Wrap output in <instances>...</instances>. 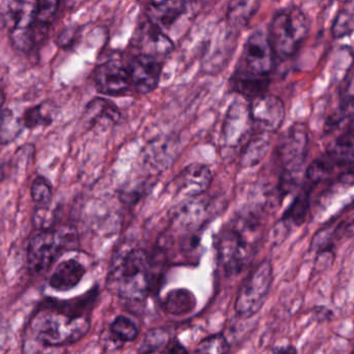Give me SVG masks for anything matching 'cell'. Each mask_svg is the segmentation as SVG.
<instances>
[{
    "instance_id": "obj_12",
    "label": "cell",
    "mask_w": 354,
    "mask_h": 354,
    "mask_svg": "<svg viewBox=\"0 0 354 354\" xmlns=\"http://www.w3.org/2000/svg\"><path fill=\"white\" fill-rule=\"evenodd\" d=\"M250 113L254 125L267 133L277 131L285 121V104L274 95L264 94L250 101Z\"/></svg>"
},
{
    "instance_id": "obj_26",
    "label": "cell",
    "mask_w": 354,
    "mask_h": 354,
    "mask_svg": "<svg viewBox=\"0 0 354 354\" xmlns=\"http://www.w3.org/2000/svg\"><path fill=\"white\" fill-rule=\"evenodd\" d=\"M111 337L117 344L129 343L138 337V327L125 316H118L109 327Z\"/></svg>"
},
{
    "instance_id": "obj_14",
    "label": "cell",
    "mask_w": 354,
    "mask_h": 354,
    "mask_svg": "<svg viewBox=\"0 0 354 354\" xmlns=\"http://www.w3.org/2000/svg\"><path fill=\"white\" fill-rule=\"evenodd\" d=\"M133 46L138 51V53L152 55L161 59H165L174 50L171 39L150 20L138 28L134 35Z\"/></svg>"
},
{
    "instance_id": "obj_38",
    "label": "cell",
    "mask_w": 354,
    "mask_h": 354,
    "mask_svg": "<svg viewBox=\"0 0 354 354\" xmlns=\"http://www.w3.org/2000/svg\"><path fill=\"white\" fill-rule=\"evenodd\" d=\"M342 1H344V3H350L352 0H342Z\"/></svg>"
},
{
    "instance_id": "obj_32",
    "label": "cell",
    "mask_w": 354,
    "mask_h": 354,
    "mask_svg": "<svg viewBox=\"0 0 354 354\" xmlns=\"http://www.w3.org/2000/svg\"><path fill=\"white\" fill-rule=\"evenodd\" d=\"M194 352L198 353H227L230 352V344L225 335H213L202 339L196 346Z\"/></svg>"
},
{
    "instance_id": "obj_33",
    "label": "cell",
    "mask_w": 354,
    "mask_h": 354,
    "mask_svg": "<svg viewBox=\"0 0 354 354\" xmlns=\"http://www.w3.org/2000/svg\"><path fill=\"white\" fill-rule=\"evenodd\" d=\"M59 0H39L36 24L44 28H50L59 12Z\"/></svg>"
},
{
    "instance_id": "obj_10",
    "label": "cell",
    "mask_w": 354,
    "mask_h": 354,
    "mask_svg": "<svg viewBox=\"0 0 354 354\" xmlns=\"http://www.w3.org/2000/svg\"><path fill=\"white\" fill-rule=\"evenodd\" d=\"M93 80L97 90L109 96H123L133 90L127 65L120 59H109L97 66Z\"/></svg>"
},
{
    "instance_id": "obj_28",
    "label": "cell",
    "mask_w": 354,
    "mask_h": 354,
    "mask_svg": "<svg viewBox=\"0 0 354 354\" xmlns=\"http://www.w3.org/2000/svg\"><path fill=\"white\" fill-rule=\"evenodd\" d=\"M153 146L149 149L148 152L145 154L144 163L150 167V169H155V171H162L167 169L175 158V152L169 151V147L167 146Z\"/></svg>"
},
{
    "instance_id": "obj_22",
    "label": "cell",
    "mask_w": 354,
    "mask_h": 354,
    "mask_svg": "<svg viewBox=\"0 0 354 354\" xmlns=\"http://www.w3.org/2000/svg\"><path fill=\"white\" fill-rule=\"evenodd\" d=\"M84 122L90 127L106 124L117 125L121 120V113L115 103L106 99L96 98L88 103L84 113Z\"/></svg>"
},
{
    "instance_id": "obj_8",
    "label": "cell",
    "mask_w": 354,
    "mask_h": 354,
    "mask_svg": "<svg viewBox=\"0 0 354 354\" xmlns=\"http://www.w3.org/2000/svg\"><path fill=\"white\" fill-rule=\"evenodd\" d=\"M273 283V267L270 261L259 263L240 286L235 301L238 316L248 319L263 308Z\"/></svg>"
},
{
    "instance_id": "obj_2",
    "label": "cell",
    "mask_w": 354,
    "mask_h": 354,
    "mask_svg": "<svg viewBox=\"0 0 354 354\" xmlns=\"http://www.w3.org/2000/svg\"><path fill=\"white\" fill-rule=\"evenodd\" d=\"M153 261L147 250L136 246H122L111 261L107 287L121 299L142 302L148 297L154 283Z\"/></svg>"
},
{
    "instance_id": "obj_27",
    "label": "cell",
    "mask_w": 354,
    "mask_h": 354,
    "mask_svg": "<svg viewBox=\"0 0 354 354\" xmlns=\"http://www.w3.org/2000/svg\"><path fill=\"white\" fill-rule=\"evenodd\" d=\"M169 333L163 328H154L149 330L145 335L138 352L140 353H156L165 352L167 346L171 343Z\"/></svg>"
},
{
    "instance_id": "obj_23",
    "label": "cell",
    "mask_w": 354,
    "mask_h": 354,
    "mask_svg": "<svg viewBox=\"0 0 354 354\" xmlns=\"http://www.w3.org/2000/svg\"><path fill=\"white\" fill-rule=\"evenodd\" d=\"M267 132H262L246 142L240 155L239 165L242 169L258 165L270 150V138Z\"/></svg>"
},
{
    "instance_id": "obj_30",
    "label": "cell",
    "mask_w": 354,
    "mask_h": 354,
    "mask_svg": "<svg viewBox=\"0 0 354 354\" xmlns=\"http://www.w3.org/2000/svg\"><path fill=\"white\" fill-rule=\"evenodd\" d=\"M24 127L28 129H36L42 126H48L53 123V117L48 109H45V104L30 107L24 111L21 118Z\"/></svg>"
},
{
    "instance_id": "obj_7",
    "label": "cell",
    "mask_w": 354,
    "mask_h": 354,
    "mask_svg": "<svg viewBox=\"0 0 354 354\" xmlns=\"http://www.w3.org/2000/svg\"><path fill=\"white\" fill-rule=\"evenodd\" d=\"M308 32V19L297 8H288L275 14L269 26L268 37L277 59L283 61L293 57Z\"/></svg>"
},
{
    "instance_id": "obj_37",
    "label": "cell",
    "mask_w": 354,
    "mask_h": 354,
    "mask_svg": "<svg viewBox=\"0 0 354 354\" xmlns=\"http://www.w3.org/2000/svg\"><path fill=\"white\" fill-rule=\"evenodd\" d=\"M319 312H315V315L318 317V319H327L331 315V312L328 310H325V312H322L323 308H318Z\"/></svg>"
},
{
    "instance_id": "obj_13",
    "label": "cell",
    "mask_w": 354,
    "mask_h": 354,
    "mask_svg": "<svg viewBox=\"0 0 354 354\" xmlns=\"http://www.w3.org/2000/svg\"><path fill=\"white\" fill-rule=\"evenodd\" d=\"M245 99L236 100L227 109L223 126V138L229 148H237L245 142L250 136L252 123L250 113V104L244 102Z\"/></svg>"
},
{
    "instance_id": "obj_35",
    "label": "cell",
    "mask_w": 354,
    "mask_h": 354,
    "mask_svg": "<svg viewBox=\"0 0 354 354\" xmlns=\"http://www.w3.org/2000/svg\"><path fill=\"white\" fill-rule=\"evenodd\" d=\"M186 351L187 350L185 349V347L178 339L171 341L169 345L167 346V350H165V352H169V353H182V352Z\"/></svg>"
},
{
    "instance_id": "obj_21",
    "label": "cell",
    "mask_w": 354,
    "mask_h": 354,
    "mask_svg": "<svg viewBox=\"0 0 354 354\" xmlns=\"http://www.w3.org/2000/svg\"><path fill=\"white\" fill-rule=\"evenodd\" d=\"M86 274V268L75 259L64 261L49 279V286L55 291L66 292L75 288Z\"/></svg>"
},
{
    "instance_id": "obj_6",
    "label": "cell",
    "mask_w": 354,
    "mask_h": 354,
    "mask_svg": "<svg viewBox=\"0 0 354 354\" xmlns=\"http://www.w3.org/2000/svg\"><path fill=\"white\" fill-rule=\"evenodd\" d=\"M310 151V136L304 124H294L281 136L277 148L281 174L279 176V196L289 194L296 187Z\"/></svg>"
},
{
    "instance_id": "obj_36",
    "label": "cell",
    "mask_w": 354,
    "mask_h": 354,
    "mask_svg": "<svg viewBox=\"0 0 354 354\" xmlns=\"http://www.w3.org/2000/svg\"><path fill=\"white\" fill-rule=\"evenodd\" d=\"M272 352H275V353H296L297 351L293 346H283V347L275 348Z\"/></svg>"
},
{
    "instance_id": "obj_17",
    "label": "cell",
    "mask_w": 354,
    "mask_h": 354,
    "mask_svg": "<svg viewBox=\"0 0 354 354\" xmlns=\"http://www.w3.org/2000/svg\"><path fill=\"white\" fill-rule=\"evenodd\" d=\"M212 181V173L207 165L192 163L174 179V184L178 194L194 198L204 194Z\"/></svg>"
},
{
    "instance_id": "obj_18",
    "label": "cell",
    "mask_w": 354,
    "mask_h": 354,
    "mask_svg": "<svg viewBox=\"0 0 354 354\" xmlns=\"http://www.w3.org/2000/svg\"><path fill=\"white\" fill-rule=\"evenodd\" d=\"M269 84H270L269 76L256 75L237 68L230 80L231 90L250 102L266 94Z\"/></svg>"
},
{
    "instance_id": "obj_20",
    "label": "cell",
    "mask_w": 354,
    "mask_h": 354,
    "mask_svg": "<svg viewBox=\"0 0 354 354\" xmlns=\"http://www.w3.org/2000/svg\"><path fill=\"white\" fill-rule=\"evenodd\" d=\"M313 188L304 184V187L298 192L293 202L289 205L286 212L281 216L279 223V229L283 230V234L287 233L288 230L292 227H300L306 223L308 214H310V206H312Z\"/></svg>"
},
{
    "instance_id": "obj_25",
    "label": "cell",
    "mask_w": 354,
    "mask_h": 354,
    "mask_svg": "<svg viewBox=\"0 0 354 354\" xmlns=\"http://www.w3.org/2000/svg\"><path fill=\"white\" fill-rule=\"evenodd\" d=\"M260 0H230L227 8V21L234 30L248 26L256 14Z\"/></svg>"
},
{
    "instance_id": "obj_24",
    "label": "cell",
    "mask_w": 354,
    "mask_h": 354,
    "mask_svg": "<svg viewBox=\"0 0 354 354\" xmlns=\"http://www.w3.org/2000/svg\"><path fill=\"white\" fill-rule=\"evenodd\" d=\"M162 308L167 314L184 316L194 312L196 308V298L192 291L185 288L171 290L165 295Z\"/></svg>"
},
{
    "instance_id": "obj_4",
    "label": "cell",
    "mask_w": 354,
    "mask_h": 354,
    "mask_svg": "<svg viewBox=\"0 0 354 354\" xmlns=\"http://www.w3.org/2000/svg\"><path fill=\"white\" fill-rule=\"evenodd\" d=\"M257 227L256 215H241L219 232L216 239L217 262L227 277L239 274L250 263L254 246L248 239V233L256 231Z\"/></svg>"
},
{
    "instance_id": "obj_5",
    "label": "cell",
    "mask_w": 354,
    "mask_h": 354,
    "mask_svg": "<svg viewBox=\"0 0 354 354\" xmlns=\"http://www.w3.org/2000/svg\"><path fill=\"white\" fill-rule=\"evenodd\" d=\"M80 238L75 227L63 225L39 230L28 242L26 260L34 274H42L48 270L57 259L68 252L76 250Z\"/></svg>"
},
{
    "instance_id": "obj_16",
    "label": "cell",
    "mask_w": 354,
    "mask_h": 354,
    "mask_svg": "<svg viewBox=\"0 0 354 354\" xmlns=\"http://www.w3.org/2000/svg\"><path fill=\"white\" fill-rule=\"evenodd\" d=\"M39 0H3L1 20L9 34L28 30L36 21Z\"/></svg>"
},
{
    "instance_id": "obj_39",
    "label": "cell",
    "mask_w": 354,
    "mask_h": 354,
    "mask_svg": "<svg viewBox=\"0 0 354 354\" xmlns=\"http://www.w3.org/2000/svg\"><path fill=\"white\" fill-rule=\"evenodd\" d=\"M353 352H354V350H353Z\"/></svg>"
},
{
    "instance_id": "obj_34",
    "label": "cell",
    "mask_w": 354,
    "mask_h": 354,
    "mask_svg": "<svg viewBox=\"0 0 354 354\" xmlns=\"http://www.w3.org/2000/svg\"><path fill=\"white\" fill-rule=\"evenodd\" d=\"M354 32V16L347 12L337 14L331 28L335 38H343Z\"/></svg>"
},
{
    "instance_id": "obj_31",
    "label": "cell",
    "mask_w": 354,
    "mask_h": 354,
    "mask_svg": "<svg viewBox=\"0 0 354 354\" xmlns=\"http://www.w3.org/2000/svg\"><path fill=\"white\" fill-rule=\"evenodd\" d=\"M32 201L40 208H47L53 200V188L48 180L44 177H37L30 188Z\"/></svg>"
},
{
    "instance_id": "obj_11",
    "label": "cell",
    "mask_w": 354,
    "mask_h": 354,
    "mask_svg": "<svg viewBox=\"0 0 354 354\" xmlns=\"http://www.w3.org/2000/svg\"><path fill=\"white\" fill-rule=\"evenodd\" d=\"M132 86L136 92L149 94L156 90L162 72L163 59L136 53L127 63Z\"/></svg>"
},
{
    "instance_id": "obj_15",
    "label": "cell",
    "mask_w": 354,
    "mask_h": 354,
    "mask_svg": "<svg viewBox=\"0 0 354 354\" xmlns=\"http://www.w3.org/2000/svg\"><path fill=\"white\" fill-rule=\"evenodd\" d=\"M192 198V200L182 204L174 213L171 221V231L182 236L198 235L206 223L208 206L204 201Z\"/></svg>"
},
{
    "instance_id": "obj_9",
    "label": "cell",
    "mask_w": 354,
    "mask_h": 354,
    "mask_svg": "<svg viewBox=\"0 0 354 354\" xmlns=\"http://www.w3.org/2000/svg\"><path fill=\"white\" fill-rule=\"evenodd\" d=\"M275 59L277 57L268 35L263 32H254L248 37L244 44L237 69L256 75L269 76L274 67Z\"/></svg>"
},
{
    "instance_id": "obj_1",
    "label": "cell",
    "mask_w": 354,
    "mask_h": 354,
    "mask_svg": "<svg viewBox=\"0 0 354 354\" xmlns=\"http://www.w3.org/2000/svg\"><path fill=\"white\" fill-rule=\"evenodd\" d=\"M98 296V289L95 288L73 299L45 300L30 320L32 337L44 347L77 343L90 331L91 314Z\"/></svg>"
},
{
    "instance_id": "obj_29",
    "label": "cell",
    "mask_w": 354,
    "mask_h": 354,
    "mask_svg": "<svg viewBox=\"0 0 354 354\" xmlns=\"http://www.w3.org/2000/svg\"><path fill=\"white\" fill-rule=\"evenodd\" d=\"M24 128L26 127L21 118H16L11 109H3L1 115V142L3 146L15 140Z\"/></svg>"
},
{
    "instance_id": "obj_19",
    "label": "cell",
    "mask_w": 354,
    "mask_h": 354,
    "mask_svg": "<svg viewBox=\"0 0 354 354\" xmlns=\"http://www.w3.org/2000/svg\"><path fill=\"white\" fill-rule=\"evenodd\" d=\"M186 0H149L148 19L161 30L171 28L184 13Z\"/></svg>"
},
{
    "instance_id": "obj_3",
    "label": "cell",
    "mask_w": 354,
    "mask_h": 354,
    "mask_svg": "<svg viewBox=\"0 0 354 354\" xmlns=\"http://www.w3.org/2000/svg\"><path fill=\"white\" fill-rule=\"evenodd\" d=\"M304 180L313 188L333 180V183L354 185V127L339 134L304 173Z\"/></svg>"
}]
</instances>
